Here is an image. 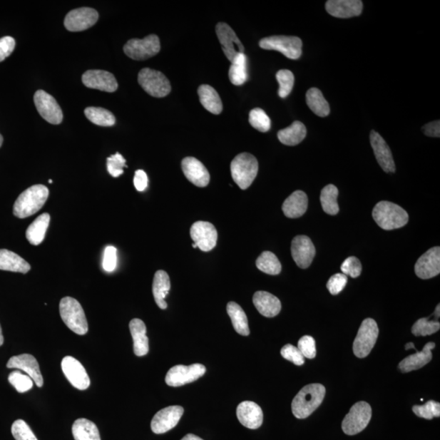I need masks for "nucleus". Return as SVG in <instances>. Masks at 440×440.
I'll return each mask as SVG.
<instances>
[{
  "label": "nucleus",
  "instance_id": "46",
  "mask_svg": "<svg viewBox=\"0 0 440 440\" xmlns=\"http://www.w3.org/2000/svg\"><path fill=\"white\" fill-rule=\"evenodd\" d=\"M440 324L437 321H430L429 318H421L416 322L412 328L415 336H428L437 332Z\"/></svg>",
  "mask_w": 440,
  "mask_h": 440
},
{
  "label": "nucleus",
  "instance_id": "18",
  "mask_svg": "<svg viewBox=\"0 0 440 440\" xmlns=\"http://www.w3.org/2000/svg\"><path fill=\"white\" fill-rule=\"evenodd\" d=\"M82 81L88 88L106 91V93H114L118 87L113 74L106 71H88L83 74Z\"/></svg>",
  "mask_w": 440,
  "mask_h": 440
},
{
  "label": "nucleus",
  "instance_id": "36",
  "mask_svg": "<svg viewBox=\"0 0 440 440\" xmlns=\"http://www.w3.org/2000/svg\"><path fill=\"white\" fill-rule=\"evenodd\" d=\"M227 312L231 318L233 328L242 336L250 334L248 319L241 306L235 302H230L227 305Z\"/></svg>",
  "mask_w": 440,
  "mask_h": 440
},
{
  "label": "nucleus",
  "instance_id": "6",
  "mask_svg": "<svg viewBox=\"0 0 440 440\" xmlns=\"http://www.w3.org/2000/svg\"><path fill=\"white\" fill-rule=\"evenodd\" d=\"M372 418V409L364 401L353 405L342 424V429L347 436H355L363 431Z\"/></svg>",
  "mask_w": 440,
  "mask_h": 440
},
{
  "label": "nucleus",
  "instance_id": "41",
  "mask_svg": "<svg viewBox=\"0 0 440 440\" xmlns=\"http://www.w3.org/2000/svg\"><path fill=\"white\" fill-rule=\"evenodd\" d=\"M339 190L336 186L329 185L325 186L321 194V203L325 213L335 215L339 213L338 204Z\"/></svg>",
  "mask_w": 440,
  "mask_h": 440
},
{
  "label": "nucleus",
  "instance_id": "31",
  "mask_svg": "<svg viewBox=\"0 0 440 440\" xmlns=\"http://www.w3.org/2000/svg\"><path fill=\"white\" fill-rule=\"evenodd\" d=\"M200 102L208 111L218 116L222 111L220 96L216 90L210 85L200 86L198 91Z\"/></svg>",
  "mask_w": 440,
  "mask_h": 440
},
{
  "label": "nucleus",
  "instance_id": "29",
  "mask_svg": "<svg viewBox=\"0 0 440 440\" xmlns=\"http://www.w3.org/2000/svg\"><path fill=\"white\" fill-rule=\"evenodd\" d=\"M131 334L134 342V352L137 357H144L148 353V338L146 325L140 319H131L129 324Z\"/></svg>",
  "mask_w": 440,
  "mask_h": 440
},
{
  "label": "nucleus",
  "instance_id": "2",
  "mask_svg": "<svg viewBox=\"0 0 440 440\" xmlns=\"http://www.w3.org/2000/svg\"><path fill=\"white\" fill-rule=\"evenodd\" d=\"M324 396L325 387L322 384H309L302 388L292 402V413L295 418H308L322 404Z\"/></svg>",
  "mask_w": 440,
  "mask_h": 440
},
{
  "label": "nucleus",
  "instance_id": "23",
  "mask_svg": "<svg viewBox=\"0 0 440 440\" xmlns=\"http://www.w3.org/2000/svg\"><path fill=\"white\" fill-rule=\"evenodd\" d=\"M181 167L186 178L194 185L204 188L209 185L210 180L209 171L197 158L187 157L183 159Z\"/></svg>",
  "mask_w": 440,
  "mask_h": 440
},
{
  "label": "nucleus",
  "instance_id": "16",
  "mask_svg": "<svg viewBox=\"0 0 440 440\" xmlns=\"http://www.w3.org/2000/svg\"><path fill=\"white\" fill-rule=\"evenodd\" d=\"M184 412V408L178 405L158 411L151 421L152 431L160 435L173 429L179 424Z\"/></svg>",
  "mask_w": 440,
  "mask_h": 440
},
{
  "label": "nucleus",
  "instance_id": "19",
  "mask_svg": "<svg viewBox=\"0 0 440 440\" xmlns=\"http://www.w3.org/2000/svg\"><path fill=\"white\" fill-rule=\"evenodd\" d=\"M291 255L296 265L305 270L312 265L316 255V249L309 237L297 236L291 243Z\"/></svg>",
  "mask_w": 440,
  "mask_h": 440
},
{
  "label": "nucleus",
  "instance_id": "34",
  "mask_svg": "<svg viewBox=\"0 0 440 440\" xmlns=\"http://www.w3.org/2000/svg\"><path fill=\"white\" fill-rule=\"evenodd\" d=\"M50 219L48 213H44L29 226L26 230V238L29 242L33 245H39L44 242L50 224Z\"/></svg>",
  "mask_w": 440,
  "mask_h": 440
},
{
  "label": "nucleus",
  "instance_id": "52",
  "mask_svg": "<svg viewBox=\"0 0 440 440\" xmlns=\"http://www.w3.org/2000/svg\"><path fill=\"white\" fill-rule=\"evenodd\" d=\"M347 283V277L344 273H337L329 278L327 288L331 295H337L345 288Z\"/></svg>",
  "mask_w": 440,
  "mask_h": 440
},
{
  "label": "nucleus",
  "instance_id": "48",
  "mask_svg": "<svg viewBox=\"0 0 440 440\" xmlns=\"http://www.w3.org/2000/svg\"><path fill=\"white\" fill-rule=\"evenodd\" d=\"M128 168L126 165L125 158L117 153L107 158V170L113 177H117L123 174V168Z\"/></svg>",
  "mask_w": 440,
  "mask_h": 440
},
{
  "label": "nucleus",
  "instance_id": "27",
  "mask_svg": "<svg viewBox=\"0 0 440 440\" xmlns=\"http://www.w3.org/2000/svg\"><path fill=\"white\" fill-rule=\"evenodd\" d=\"M435 347L436 344H434V342H428L424 347V350L404 358L403 361L399 363V369H401L403 373H409L411 372V371L424 367L426 364L431 361V351Z\"/></svg>",
  "mask_w": 440,
  "mask_h": 440
},
{
  "label": "nucleus",
  "instance_id": "13",
  "mask_svg": "<svg viewBox=\"0 0 440 440\" xmlns=\"http://www.w3.org/2000/svg\"><path fill=\"white\" fill-rule=\"evenodd\" d=\"M34 101L40 116L46 121L53 125L62 123L61 108L53 96L44 90H39L34 94Z\"/></svg>",
  "mask_w": 440,
  "mask_h": 440
},
{
  "label": "nucleus",
  "instance_id": "4",
  "mask_svg": "<svg viewBox=\"0 0 440 440\" xmlns=\"http://www.w3.org/2000/svg\"><path fill=\"white\" fill-rule=\"evenodd\" d=\"M259 171V163L252 154L242 153L231 163V174L234 182L241 190H247L252 185Z\"/></svg>",
  "mask_w": 440,
  "mask_h": 440
},
{
  "label": "nucleus",
  "instance_id": "62",
  "mask_svg": "<svg viewBox=\"0 0 440 440\" xmlns=\"http://www.w3.org/2000/svg\"><path fill=\"white\" fill-rule=\"evenodd\" d=\"M48 182L50 183V184H53V180H49Z\"/></svg>",
  "mask_w": 440,
  "mask_h": 440
},
{
  "label": "nucleus",
  "instance_id": "39",
  "mask_svg": "<svg viewBox=\"0 0 440 440\" xmlns=\"http://www.w3.org/2000/svg\"><path fill=\"white\" fill-rule=\"evenodd\" d=\"M84 113L89 121L101 127H112L116 123L113 114L104 108L88 107L85 108Z\"/></svg>",
  "mask_w": 440,
  "mask_h": 440
},
{
  "label": "nucleus",
  "instance_id": "60",
  "mask_svg": "<svg viewBox=\"0 0 440 440\" xmlns=\"http://www.w3.org/2000/svg\"><path fill=\"white\" fill-rule=\"evenodd\" d=\"M434 316H435L436 319L439 318V305L436 307L435 313H434Z\"/></svg>",
  "mask_w": 440,
  "mask_h": 440
},
{
  "label": "nucleus",
  "instance_id": "51",
  "mask_svg": "<svg viewBox=\"0 0 440 440\" xmlns=\"http://www.w3.org/2000/svg\"><path fill=\"white\" fill-rule=\"evenodd\" d=\"M282 356L287 361L294 363L295 365H302L305 364V358L302 355V353L298 349V347H296L291 344L285 345L282 348L281 351Z\"/></svg>",
  "mask_w": 440,
  "mask_h": 440
},
{
  "label": "nucleus",
  "instance_id": "15",
  "mask_svg": "<svg viewBox=\"0 0 440 440\" xmlns=\"http://www.w3.org/2000/svg\"><path fill=\"white\" fill-rule=\"evenodd\" d=\"M98 19L99 14L96 10L91 8H80L71 11L66 15L64 24L68 31H83L93 26Z\"/></svg>",
  "mask_w": 440,
  "mask_h": 440
},
{
  "label": "nucleus",
  "instance_id": "22",
  "mask_svg": "<svg viewBox=\"0 0 440 440\" xmlns=\"http://www.w3.org/2000/svg\"><path fill=\"white\" fill-rule=\"evenodd\" d=\"M7 367L24 371L27 375L31 377L38 387L44 386V379L40 372L37 359L30 354H21V355L10 358Z\"/></svg>",
  "mask_w": 440,
  "mask_h": 440
},
{
  "label": "nucleus",
  "instance_id": "1",
  "mask_svg": "<svg viewBox=\"0 0 440 440\" xmlns=\"http://www.w3.org/2000/svg\"><path fill=\"white\" fill-rule=\"evenodd\" d=\"M49 197L48 188L42 185H33L21 193L14 203V214L26 219L41 210Z\"/></svg>",
  "mask_w": 440,
  "mask_h": 440
},
{
  "label": "nucleus",
  "instance_id": "61",
  "mask_svg": "<svg viewBox=\"0 0 440 440\" xmlns=\"http://www.w3.org/2000/svg\"><path fill=\"white\" fill-rule=\"evenodd\" d=\"M4 142V138L1 134H0V147L2 146Z\"/></svg>",
  "mask_w": 440,
  "mask_h": 440
},
{
  "label": "nucleus",
  "instance_id": "54",
  "mask_svg": "<svg viewBox=\"0 0 440 440\" xmlns=\"http://www.w3.org/2000/svg\"><path fill=\"white\" fill-rule=\"evenodd\" d=\"M15 46L16 41L13 37L5 36L0 39V62L4 61L13 53Z\"/></svg>",
  "mask_w": 440,
  "mask_h": 440
},
{
  "label": "nucleus",
  "instance_id": "38",
  "mask_svg": "<svg viewBox=\"0 0 440 440\" xmlns=\"http://www.w3.org/2000/svg\"><path fill=\"white\" fill-rule=\"evenodd\" d=\"M228 76L233 85L240 86L247 82L248 78L247 58L245 53L238 55L233 60Z\"/></svg>",
  "mask_w": 440,
  "mask_h": 440
},
{
  "label": "nucleus",
  "instance_id": "59",
  "mask_svg": "<svg viewBox=\"0 0 440 440\" xmlns=\"http://www.w3.org/2000/svg\"><path fill=\"white\" fill-rule=\"evenodd\" d=\"M411 348H412V349H415V347L413 342H409V344L405 346V349L406 350L411 349Z\"/></svg>",
  "mask_w": 440,
  "mask_h": 440
},
{
  "label": "nucleus",
  "instance_id": "20",
  "mask_svg": "<svg viewBox=\"0 0 440 440\" xmlns=\"http://www.w3.org/2000/svg\"><path fill=\"white\" fill-rule=\"evenodd\" d=\"M440 272V248L433 247L421 255L415 265V273L421 279L435 277Z\"/></svg>",
  "mask_w": 440,
  "mask_h": 440
},
{
  "label": "nucleus",
  "instance_id": "11",
  "mask_svg": "<svg viewBox=\"0 0 440 440\" xmlns=\"http://www.w3.org/2000/svg\"><path fill=\"white\" fill-rule=\"evenodd\" d=\"M207 369L201 364L175 365L165 376V382L170 387H181L195 382L205 374Z\"/></svg>",
  "mask_w": 440,
  "mask_h": 440
},
{
  "label": "nucleus",
  "instance_id": "55",
  "mask_svg": "<svg viewBox=\"0 0 440 440\" xmlns=\"http://www.w3.org/2000/svg\"><path fill=\"white\" fill-rule=\"evenodd\" d=\"M148 176L144 170H138L135 171L134 177V185L137 191H145L148 186Z\"/></svg>",
  "mask_w": 440,
  "mask_h": 440
},
{
  "label": "nucleus",
  "instance_id": "7",
  "mask_svg": "<svg viewBox=\"0 0 440 440\" xmlns=\"http://www.w3.org/2000/svg\"><path fill=\"white\" fill-rule=\"evenodd\" d=\"M138 82L148 95L157 98L167 96L171 91L168 78L162 72L150 68H142L139 73Z\"/></svg>",
  "mask_w": 440,
  "mask_h": 440
},
{
  "label": "nucleus",
  "instance_id": "35",
  "mask_svg": "<svg viewBox=\"0 0 440 440\" xmlns=\"http://www.w3.org/2000/svg\"><path fill=\"white\" fill-rule=\"evenodd\" d=\"M72 433L74 440H101L98 428L94 422L86 419L73 422Z\"/></svg>",
  "mask_w": 440,
  "mask_h": 440
},
{
  "label": "nucleus",
  "instance_id": "24",
  "mask_svg": "<svg viewBox=\"0 0 440 440\" xmlns=\"http://www.w3.org/2000/svg\"><path fill=\"white\" fill-rule=\"evenodd\" d=\"M325 9L328 14L338 19H351L362 14L363 3L361 0H329Z\"/></svg>",
  "mask_w": 440,
  "mask_h": 440
},
{
  "label": "nucleus",
  "instance_id": "44",
  "mask_svg": "<svg viewBox=\"0 0 440 440\" xmlns=\"http://www.w3.org/2000/svg\"><path fill=\"white\" fill-rule=\"evenodd\" d=\"M9 382L20 393L30 391L34 385V381L31 377L21 373L19 370L14 371L9 374Z\"/></svg>",
  "mask_w": 440,
  "mask_h": 440
},
{
  "label": "nucleus",
  "instance_id": "28",
  "mask_svg": "<svg viewBox=\"0 0 440 440\" xmlns=\"http://www.w3.org/2000/svg\"><path fill=\"white\" fill-rule=\"evenodd\" d=\"M308 199L305 192L298 190L294 192L285 199L282 205V210L285 216L290 219L300 218L306 213Z\"/></svg>",
  "mask_w": 440,
  "mask_h": 440
},
{
  "label": "nucleus",
  "instance_id": "25",
  "mask_svg": "<svg viewBox=\"0 0 440 440\" xmlns=\"http://www.w3.org/2000/svg\"><path fill=\"white\" fill-rule=\"evenodd\" d=\"M237 416L242 425L251 430L258 429L264 421L262 409L252 401L240 404L237 409Z\"/></svg>",
  "mask_w": 440,
  "mask_h": 440
},
{
  "label": "nucleus",
  "instance_id": "43",
  "mask_svg": "<svg viewBox=\"0 0 440 440\" xmlns=\"http://www.w3.org/2000/svg\"><path fill=\"white\" fill-rule=\"evenodd\" d=\"M277 79L280 85L278 95L281 98H285L293 90L295 84L294 73L289 70H281L277 73Z\"/></svg>",
  "mask_w": 440,
  "mask_h": 440
},
{
  "label": "nucleus",
  "instance_id": "3",
  "mask_svg": "<svg viewBox=\"0 0 440 440\" xmlns=\"http://www.w3.org/2000/svg\"><path fill=\"white\" fill-rule=\"evenodd\" d=\"M374 220L382 230H393L408 224L409 215L399 205L382 201L375 205L373 210Z\"/></svg>",
  "mask_w": 440,
  "mask_h": 440
},
{
  "label": "nucleus",
  "instance_id": "49",
  "mask_svg": "<svg viewBox=\"0 0 440 440\" xmlns=\"http://www.w3.org/2000/svg\"><path fill=\"white\" fill-rule=\"evenodd\" d=\"M342 273L346 276H350L352 278H357L361 275L362 272V265L357 257H349L345 260L341 266Z\"/></svg>",
  "mask_w": 440,
  "mask_h": 440
},
{
  "label": "nucleus",
  "instance_id": "26",
  "mask_svg": "<svg viewBox=\"0 0 440 440\" xmlns=\"http://www.w3.org/2000/svg\"><path fill=\"white\" fill-rule=\"evenodd\" d=\"M253 302L256 309L265 317H276L282 310L281 301L266 291H257L253 297Z\"/></svg>",
  "mask_w": 440,
  "mask_h": 440
},
{
  "label": "nucleus",
  "instance_id": "56",
  "mask_svg": "<svg viewBox=\"0 0 440 440\" xmlns=\"http://www.w3.org/2000/svg\"><path fill=\"white\" fill-rule=\"evenodd\" d=\"M424 133L426 135L430 137H439L440 136V122L435 121L430 123H427L422 128Z\"/></svg>",
  "mask_w": 440,
  "mask_h": 440
},
{
  "label": "nucleus",
  "instance_id": "12",
  "mask_svg": "<svg viewBox=\"0 0 440 440\" xmlns=\"http://www.w3.org/2000/svg\"><path fill=\"white\" fill-rule=\"evenodd\" d=\"M190 236L194 242L193 248H199L208 252L216 247L218 232L215 227L209 222L198 221L191 227Z\"/></svg>",
  "mask_w": 440,
  "mask_h": 440
},
{
  "label": "nucleus",
  "instance_id": "5",
  "mask_svg": "<svg viewBox=\"0 0 440 440\" xmlns=\"http://www.w3.org/2000/svg\"><path fill=\"white\" fill-rule=\"evenodd\" d=\"M60 314L66 327L78 335L88 332L87 318L81 305L71 297L63 298L60 302Z\"/></svg>",
  "mask_w": 440,
  "mask_h": 440
},
{
  "label": "nucleus",
  "instance_id": "33",
  "mask_svg": "<svg viewBox=\"0 0 440 440\" xmlns=\"http://www.w3.org/2000/svg\"><path fill=\"white\" fill-rule=\"evenodd\" d=\"M307 128L305 125L300 121H295L290 127L279 131L278 139L282 144L295 146L300 144L305 139Z\"/></svg>",
  "mask_w": 440,
  "mask_h": 440
},
{
  "label": "nucleus",
  "instance_id": "14",
  "mask_svg": "<svg viewBox=\"0 0 440 440\" xmlns=\"http://www.w3.org/2000/svg\"><path fill=\"white\" fill-rule=\"evenodd\" d=\"M215 31L225 56L231 62L238 55L245 53L244 46L240 41L236 33L226 23H218L215 27Z\"/></svg>",
  "mask_w": 440,
  "mask_h": 440
},
{
  "label": "nucleus",
  "instance_id": "50",
  "mask_svg": "<svg viewBox=\"0 0 440 440\" xmlns=\"http://www.w3.org/2000/svg\"><path fill=\"white\" fill-rule=\"evenodd\" d=\"M298 349L305 358L313 359L317 356L316 342L311 336H304L298 342Z\"/></svg>",
  "mask_w": 440,
  "mask_h": 440
},
{
  "label": "nucleus",
  "instance_id": "53",
  "mask_svg": "<svg viewBox=\"0 0 440 440\" xmlns=\"http://www.w3.org/2000/svg\"><path fill=\"white\" fill-rule=\"evenodd\" d=\"M117 266V249L114 247H107L105 250L103 268L108 272L116 270Z\"/></svg>",
  "mask_w": 440,
  "mask_h": 440
},
{
  "label": "nucleus",
  "instance_id": "45",
  "mask_svg": "<svg viewBox=\"0 0 440 440\" xmlns=\"http://www.w3.org/2000/svg\"><path fill=\"white\" fill-rule=\"evenodd\" d=\"M413 411L419 418L431 420L434 418H439L440 404L436 401H430L424 405H415Z\"/></svg>",
  "mask_w": 440,
  "mask_h": 440
},
{
  "label": "nucleus",
  "instance_id": "9",
  "mask_svg": "<svg viewBox=\"0 0 440 440\" xmlns=\"http://www.w3.org/2000/svg\"><path fill=\"white\" fill-rule=\"evenodd\" d=\"M260 47L265 50L280 51L287 58L299 59L302 55V40L295 36H275L262 39Z\"/></svg>",
  "mask_w": 440,
  "mask_h": 440
},
{
  "label": "nucleus",
  "instance_id": "58",
  "mask_svg": "<svg viewBox=\"0 0 440 440\" xmlns=\"http://www.w3.org/2000/svg\"><path fill=\"white\" fill-rule=\"evenodd\" d=\"M4 339L2 332L1 325H0V347H1L4 344Z\"/></svg>",
  "mask_w": 440,
  "mask_h": 440
},
{
  "label": "nucleus",
  "instance_id": "40",
  "mask_svg": "<svg viewBox=\"0 0 440 440\" xmlns=\"http://www.w3.org/2000/svg\"><path fill=\"white\" fill-rule=\"evenodd\" d=\"M256 267L268 275H278L282 272L281 262L277 255L270 251H265L261 254L256 260Z\"/></svg>",
  "mask_w": 440,
  "mask_h": 440
},
{
  "label": "nucleus",
  "instance_id": "32",
  "mask_svg": "<svg viewBox=\"0 0 440 440\" xmlns=\"http://www.w3.org/2000/svg\"><path fill=\"white\" fill-rule=\"evenodd\" d=\"M170 289V282L168 274L163 270L158 271L153 278V295L157 305L161 309H167L168 304L165 298L169 294Z\"/></svg>",
  "mask_w": 440,
  "mask_h": 440
},
{
  "label": "nucleus",
  "instance_id": "10",
  "mask_svg": "<svg viewBox=\"0 0 440 440\" xmlns=\"http://www.w3.org/2000/svg\"><path fill=\"white\" fill-rule=\"evenodd\" d=\"M160 50H161V44L156 34H150L143 39H131L123 47L125 54L135 61L151 58L156 56Z\"/></svg>",
  "mask_w": 440,
  "mask_h": 440
},
{
  "label": "nucleus",
  "instance_id": "42",
  "mask_svg": "<svg viewBox=\"0 0 440 440\" xmlns=\"http://www.w3.org/2000/svg\"><path fill=\"white\" fill-rule=\"evenodd\" d=\"M249 122L251 126L261 133H267L271 128V120L262 108H256L250 112Z\"/></svg>",
  "mask_w": 440,
  "mask_h": 440
},
{
  "label": "nucleus",
  "instance_id": "47",
  "mask_svg": "<svg viewBox=\"0 0 440 440\" xmlns=\"http://www.w3.org/2000/svg\"><path fill=\"white\" fill-rule=\"evenodd\" d=\"M11 434L16 440H38L25 421L16 420L11 426Z\"/></svg>",
  "mask_w": 440,
  "mask_h": 440
},
{
  "label": "nucleus",
  "instance_id": "57",
  "mask_svg": "<svg viewBox=\"0 0 440 440\" xmlns=\"http://www.w3.org/2000/svg\"><path fill=\"white\" fill-rule=\"evenodd\" d=\"M181 440H204L195 435H193V434H188L187 436H185L184 438H183Z\"/></svg>",
  "mask_w": 440,
  "mask_h": 440
},
{
  "label": "nucleus",
  "instance_id": "21",
  "mask_svg": "<svg viewBox=\"0 0 440 440\" xmlns=\"http://www.w3.org/2000/svg\"><path fill=\"white\" fill-rule=\"evenodd\" d=\"M370 144L372 146L377 161L387 173L396 171V164L394 162L389 146L382 137L375 131L370 133Z\"/></svg>",
  "mask_w": 440,
  "mask_h": 440
},
{
  "label": "nucleus",
  "instance_id": "8",
  "mask_svg": "<svg viewBox=\"0 0 440 440\" xmlns=\"http://www.w3.org/2000/svg\"><path fill=\"white\" fill-rule=\"evenodd\" d=\"M379 329L374 319H365L358 330L353 344V352L358 358L369 355L378 339Z\"/></svg>",
  "mask_w": 440,
  "mask_h": 440
},
{
  "label": "nucleus",
  "instance_id": "30",
  "mask_svg": "<svg viewBox=\"0 0 440 440\" xmlns=\"http://www.w3.org/2000/svg\"><path fill=\"white\" fill-rule=\"evenodd\" d=\"M31 265L21 256L9 250H0V270L27 273Z\"/></svg>",
  "mask_w": 440,
  "mask_h": 440
},
{
  "label": "nucleus",
  "instance_id": "17",
  "mask_svg": "<svg viewBox=\"0 0 440 440\" xmlns=\"http://www.w3.org/2000/svg\"><path fill=\"white\" fill-rule=\"evenodd\" d=\"M61 369L67 380L77 389L84 391L90 387L91 382L87 371L76 358L66 357L62 359Z\"/></svg>",
  "mask_w": 440,
  "mask_h": 440
},
{
  "label": "nucleus",
  "instance_id": "37",
  "mask_svg": "<svg viewBox=\"0 0 440 440\" xmlns=\"http://www.w3.org/2000/svg\"><path fill=\"white\" fill-rule=\"evenodd\" d=\"M307 104L311 111L319 117H327L330 113L329 103L324 99L321 91L312 88L306 94Z\"/></svg>",
  "mask_w": 440,
  "mask_h": 440
}]
</instances>
